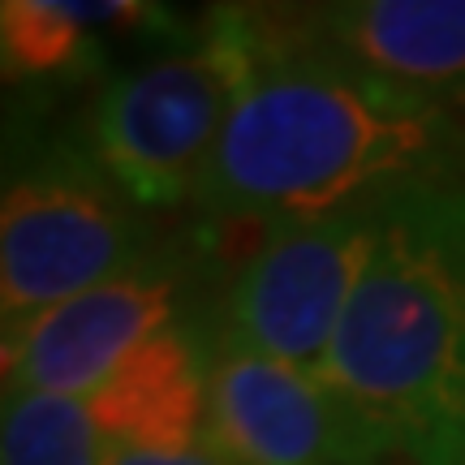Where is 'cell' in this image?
<instances>
[{"label":"cell","mask_w":465,"mask_h":465,"mask_svg":"<svg viewBox=\"0 0 465 465\" xmlns=\"http://www.w3.org/2000/svg\"><path fill=\"white\" fill-rule=\"evenodd\" d=\"M250 69L199 185L203 224L276 229L465 177V121L410 86L293 44L242 5Z\"/></svg>","instance_id":"obj_1"},{"label":"cell","mask_w":465,"mask_h":465,"mask_svg":"<svg viewBox=\"0 0 465 465\" xmlns=\"http://www.w3.org/2000/svg\"><path fill=\"white\" fill-rule=\"evenodd\" d=\"M323 383L410 465L465 461V177L388 203Z\"/></svg>","instance_id":"obj_2"},{"label":"cell","mask_w":465,"mask_h":465,"mask_svg":"<svg viewBox=\"0 0 465 465\" xmlns=\"http://www.w3.org/2000/svg\"><path fill=\"white\" fill-rule=\"evenodd\" d=\"M164 237L121 190L86 138L9 147L0 207V319L5 336L61 302L130 272Z\"/></svg>","instance_id":"obj_3"},{"label":"cell","mask_w":465,"mask_h":465,"mask_svg":"<svg viewBox=\"0 0 465 465\" xmlns=\"http://www.w3.org/2000/svg\"><path fill=\"white\" fill-rule=\"evenodd\" d=\"M246 69L242 5L207 9L182 48L155 52L104 83L86 116V147L138 207L194 203Z\"/></svg>","instance_id":"obj_4"},{"label":"cell","mask_w":465,"mask_h":465,"mask_svg":"<svg viewBox=\"0 0 465 465\" xmlns=\"http://www.w3.org/2000/svg\"><path fill=\"white\" fill-rule=\"evenodd\" d=\"M212 229L164 237L130 272L35 315L5 336V397H91L134 349L224 298Z\"/></svg>","instance_id":"obj_5"},{"label":"cell","mask_w":465,"mask_h":465,"mask_svg":"<svg viewBox=\"0 0 465 465\" xmlns=\"http://www.w3.org/2000/svg\"><path fill=\"white\" fill-rule=\"evenodd\" d=\"M388 203L263 229L254 250L229 272L220 332L323 380L341 319L375 254Z\"/></svg>","instance_id":"obj_6"},{"label":"cell","mask_w":465,"mask_h":465,"mask_svg":"<svg viewBox=\"0 0 465 465\" xmlns=\"http://www.w3.org/2000/svg\"><path fill=\"white\" fill-rule=\"evenodd\" d=\"M203 449L229 465H380L397 457L323 380L224 332H216Z\"/></svg>","instance_id":"obj_7"},{"label":"cell","mask_w":465,"mask_h":465,"mask_svg":"<svg viewBox=\"0 0 465 465\" xmlns=\"http://www.w3.org/2000/svg\"><path fill=\"white\" fill-rule=\"evenodd\" d=\"M293 44L410 86L465 121V0L267 5Z\"/></svg>","instance_id":"obj_8"},{"label":"cell","mask_w":465,"mask_h":465,"mask_svg":"<svg viewBox=\"0 0 465 465\" xmlns=\"http://www.w3.org/2000/svg\"><path fill=\"white\" fill-rule=\"evenodd\" d=\"M220 306L168 323L134 349L86 397L104 444L143 452H194L207 435Z\"/></svg>","instance_id":"obj_9"},{"label":"cell","mask_w":465,"mask_h":465,"mask_svg":"<svg viewBox=\"0 0 465 465\" xmlns=\"http://www.w3.org/2000/svg\"><path fill=\"white\" fill-rule=\"evenodd\" d=\"M182 35L173 9L104 0H5L0 5V65L9 86H61L95 78L108 61V35Z\"/></svg>","instance_id":"obj_10"},{"label":"cell","mask_w":465,"mask_h":465,"mask_svg":"<svg viewBox=\"0 0 465 465\" xmlns=\"http://www.w3.org/2000/svg\"><path fill=\"white\" fill-rule=\"evenodd\" d=\"M0 465H108V444L86 401L5 397Z\"/></svg>","instance_id":"obj_11"},{"label":"cell","mask_w":465,"mask_h":465,"mask_svg":"<svg viewBox=\"0 0 465 465\" xmlns=\"http://www.w3.org/2000/svg\"><path fill=\"white\" fill-rule=\"evenodd\" d=\"M108 465H229L212 449L194 452H143V449H113L108 444Z\"/></svg>","instance_id":"obj_12"},{"label":"cell","mask_w":465,"mask_h":465,"mask_svg":"<svg viewBox=\"0 0 465 465\" xmlns=\"http://www.w3.org/2000/svg\"><path fill=\"white\" fill-rule=\"evenodd\" d=\"M461 465H465V461H461Z\"/></svg>","instance_id":"obj_13"}]
</instances>
